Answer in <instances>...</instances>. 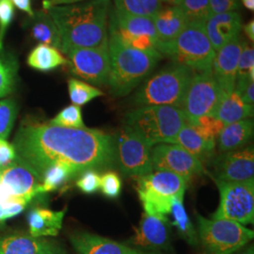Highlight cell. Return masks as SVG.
<instances>
[{"instance_id": "8", "label": "cell", "mask_w": 254, "mask_h": 254, "mask_svg": "<svg viewBox=\"0 0 254 254\" xmlns=\"http://www.w3.org/2000/svg\"><path fill=\"white\" fill-rule=\"evenodd\" d=\"M198 236L207 254H235L254 237L253 230L236 221L196 214Z\"/></svg>"}, {"instance_id": "13", "label": "cell", "mask_w": 254, "mask_h": 254, "mask_svg": "<svg viewBox=\"0 0 254 254\" xmlns=\"http://www.w3.org/2000/svg\"><path fill=\"white\" fill-rule=\"evenodd\" d=\"M64 54L73 75L96 86L108 84L110 71L109 40L100 46L73 48Z\"/></svg>"}, {"instance_id": "7", "label": "cell", "mask_w": 254, "mask_h": 254, "mask_svg": "<svg viewBox=\"0 0 254 254\" xmlns=\"http://www.w3.org/2000/svg\"><path fill=\"white\" fill-rule=\"evenodd\" d=\"M136 181L144 213L162 218L171 214L174 200H184L188 185L181 176L166 171H155Z\"/></svg>"}, {"instance_id": "10", "label": "cell", "mask_w": 254, "mask_h": 254, "mask_svg": "<svg viewBox=\"0 0 254 254\" xmlns=\"http://www.w3.org/2000/svg\"><path fill=\"white\" fill-rule=\"evenodd\" d=\"M224 95L212 73H194L180 109L186 122L193 125L200 117L215 116Z\"/></svg>"}, {"instance_id": "43", "label": "cell", "mask_w": 254, "mask_h": 254, "mask_svg": "<svg viewBox=\"0 0 254 254\" xmlns=\"http://www.w3.org/2000/svg\"><path fill=\"white\" fill-rule=\"evenodd\" d=\"M235 91L248 105L254 106V82L252 79L237 80L236 81Z\"/></svg>"}, {"instance_id": "2", "label": "cell", "mask_w": 254, "mask_h": 254, "mask_svg": "<svg viewBox=\"0 0 254 254\" xmlns=\"http://www.w3.org/2000/svg\"><path fill=\"white\" fill-rule=\"evenodd\" d=\"M110 0H85L46 10L62 39V51L100 46L109 40L108 17Z\"/></svg>"}, {"instance_id": "19", "label": "cell", "mask_w": 254, "mask_h": 254, "mask_svg": "<svg viewBox=\"0 0 254 254\" xmlns=\"http://www.w3.org/2000/svg\"><path fill=\"white\" fill-rule=\"evenodd\" d=\"M0 254H67L60 242L29 234L0 236Z\"/></svg>"}, {"instance_id": "26", "label": "cell", "mask_w": 254, "mask_h": 254, "mask_svg": "<svg viewBox=\"0 0 254 254\" xmlns=\"http://www.w3.org/2000/svg\"><path fill=\"white\" fill-rule=\"evenodd\" d=\"M31 37L39 44L62 49V39L52 17L46 9L34 12L27 21Z\"/></svg>"}, {"instance_id": "30", "label": "cell", "mask_w": 254, "mask_h": 254, "mask_svg": "<svg viewBox=\"0 0 254 254\" xmlns=\"http://www.w3.org/2000/svg\"><path fill=\"white\" fill-rule=\"evenodd\" d=\"M171 215L173 216V221L171 224L176 228L180 236L191 246L198 245V232L187 213L184 205V200H175L173 201Z\"/></svg>"}, {"instance_id": "24", "label": "cell", "mask_w": 254, "mask_h": 254, "mask_svg": "<svg viewBox=\"0 0 254 254\" xmlns=\"http://www.w3.org/2000/svg\"><path fill=\"white\" fill-rule=\"evenodd\" d=\"M254 128L251 119L225 125L216 141L218 151L222 154L243 148L253 138Z\"/></svg>"}, {"instance_id": "11", "label": "cell", "mask_w": 254, "mask_h": 254, "mask_svg": "<svg viewBox=\"0 0 254 254\" xmlns=\"http://www.w3.org/2000/svg\"><path fill=\"white\" fill-rule=\"evenodd\" d=\"M220 200L213 218H223L242 225L253 224L254 219V180L223 182L215 180Z\"/></svg>"}, {"instance_id": "5", "label": "cell", "mask_w": 254, "mask_h": 254, "mask_svg": "<svg viewBox=\"0 0 254 254\" xmlns=\"http://www.w3.org/2000/svg\"><path fill=\"white\" fill-rule=\"evenodd\" d=\"M156 49L163 57H169L173 63L186 65L194 72L212 73L216 51L206 35L203 23L188 24L176 39L159 41Z\"/></svg>"}, {"instance_id": "28", "label": "cell", "mask_w": 254, "mask_h": 254, "mask_svg": "<svg viewBox=\"0 0 254 254\" xmlns=\"http://www.w3.org/2000/svg\"><path fill=\"white\" fill-rule=\"evenodd\" d=\"M27 63L31 68L41 72H49L68 64L60 49L42 44L29 53Z\"/></svg>"}, {"instance_id": "32", "label": "cell", "mask_w": 254, "mask_h": 254, "mask_svg": "<svg viewBox=\"0 0 254 254\" xmlns=\"http://www.w3.org/2000/svg\"><path fill=\"white\" fill-rule=\"evenodd\" d=\"M115 9L137 16L154 17L162 9L160 0H114Z\"/></svg>"}, {"instance_id": "9", "label": "cell", "mask_w": 254, "mask_h": 254, "mask_svg": "<svg viewBox=\"0 0 254 254\" xmlns=\"http://www.w3.org/2000/svg\"><path fill=\"white\" fill-rule=\"evenodd\" d=\"M115 163L123 174L140 178L153 173L152 148L130 128L124 126L114 136Z\"/></svg>"}, {"instance_id": "4", "label": "cell", "mask_w": 254, "mask_h": 254, "mask_svg": "<svg viewBox=\"0 0 254 254\" xmlns=\"http://www.w3.org/2000/svg\"><path fill=\"white\" fill-rule=\"evenodd\" d=\"M186 123L181 109L170 106L139 107L129 111L125 118V126L151 147L171 143Z\"/></svg>"}, {"instance_id": "27", "label": "cell", "mask_w": 254, "mask_h": 254, "mask_svg": "<svg viewBox=\"0 0 254 254\" xmlns=\"http://www.w3.org/2000/svg\"><path fill=\"white\" fill-rule=\"evenodd\" d=\"M215 117L224 125L254 117V106L248 105L236 91L225 94L218 105Z\"/></svg>"}, {"instance_id": "1", "label": "cell", "mask_w": 254, "mask_h": 254, "mask_svg": "<svg viewBox=\"0 0 254 254\" xmlns=\"http://www.w3.org/2000/svg\"><path fill=\"white\" fill-rule=\"evenodd\" d=\"M21 160L41 178L55 163L71 166L81 174L88 170L109 169L115 165L114 136L90 128H65L28 122L22 125L13 141Z\"/></svg>"}, {"instance_id": "50", "label": "cell", "mask_w": 254, "mask_h": 254, "mask_svg": "<svg viewBox=\"0 0 254 254\" xmlns=\"http://www.w3.org/2000/svg\"><path fill=\"white\" fill-rule=\"evenodd\" d=\"M161 2H165V3H168V4H170V5H172V6H180V4H181L182 0H160Z\"/></svg>"}, {"instance_id": "17", "label": "cell", "mask_w": 254, "mask_h": 254, "mask_svg": "<svg viewBox=\"0 0 254 254\" xmlns=\"http://www.w3.org/2000/svg\"><path fill=\"white\" fill-rule=\"evenodd\" d=\"M172 224L168 218L142 214L135 235L128 242L130 245L145 252H157L168 250L171 246Z\"/></svg>"}, {"instance_id": "37", "label": "cell", "mask_w": 254, "mask_h": 254, "mask_svg": "<svg viewBox=\"0 0 254 254\" xmlns=\"http://www.w3.org/2000/svg\"><path fill=\"white\" fill-rule=\"evenodd\" d=\"M246 79L254 80V50L245 40L237 64L236 81Z\"/></svg>"}, {"instance_id": "35", "label": "cell", "mask_w": 254, "mask_h": 254, "mask_svg": "<svg viewBox=\"0 0 254 254\" xmlns=\"http://www.w3.org/2000/svg\"><path fill=\"white\" fill-rule=\"evenodd\" d=\"M49 124L65 128H86L82 118L81 109L75 105L68 106L60 111L59 114L49 122Z\"/></svg>"}, {"instance_id": "22", "label": "cell", "mask_w": 254, "mask_h": 254, "mask_svg": "<svg viewBox=\"0 0 254 254\" xmlns=\"http://www.w3.org/2000/svg\"><path fill=\"white\" fill-rule=\"evenodd\" d=\"M66 207L62 211L36 207L27 214V221L29 235L35 237L58 236L63 228Z\"/></svg>"}, {"instance_id": "42", "label": "cell", "mask_w": 254, "mask_h": 254, "mask_svg": "<svg viewBox=\"0 0 254 254\" xmlns=\"http://www.w3.org/2000/svg\"><path fill=\"white\" fill-rule=\"evenodd\" d=\"M211 14L236 11L241 8L240 0H209Z\"/></svg>"}, {"instance_id": "45", "label": "cell", "mask_w": 254, "mask_h": 254, "mask_svg": "<svg viewBox=\"0 0 254 254\" xmlns=\"http://www.w3.org/2000/svg\"><path fill=\"white\" fill-rule=\"evenodd\" d=\"M10 1L13 4V6L25 11L28 14L29 17L34 14V11L31 7V0H10Z\"/></svg>"}, {"instance_id": "6", "label": "cell", "mask_w": 254, "mask_h": 254, "mask_svg": "<svg viewBox=\"0 0 254 254\" xmlns=\"http://www.w3.org/2000/svg\"><path fill=\"white\" fill-rule=\"evenodd\" d=\"M195 72L177 63L164 67L142 85L133 97L136 106H170L181 109L185 94Z\"/></svg>"}, {"instance_id": "23", "label": "cell", "mask_w": 254, "mask_h": 254, "mask_svg": "<svg viewBox=\"0 0 254 254\" xmlns=\"http://www.w3.org/2000/svg\"><path fill=\"white\" fill-rule=\"evenodd\" d=\"M171 143L184 148L202 164L213 157L216 148V141L208 140L200 136L196 128L189 123L184 125Z\"/></svg>"}, {"instance_id": "33", "label": "cell", "mask_w": 254, "mask_h": 254, "mask_svg": "<svg viewBox=\"0 0 254 254\" xmlns=\"http://www.w3.org/2000/svg\"><path fill=\"white\" fill-rule=\"evenodd\" d=\"M68 91L73 105L77 107L84 106L104 95V92L96 87L77 78H70L68 80Z\"/></svg>"}, {"instance_id": "16", "label": "cell", "mask_w": 254, "mask_h": 254, "mask_svg": "<svg viewBox=\"0 0 254 254\" xmlns=\"http://www.w3.org/2000/svg\"><path fill=\"white\" fill-rule=\"evenodd\" d=\"M214 180L248 182L254 180V147L222 153L213 160Z\"/></svg>"}, {"instance_id": "29", "label": "cell", "mask_w": 254, "mask_h": 254, "mask_svg": "<svg viewBox=\"0 0 254 254\" xmlns=\"http://www.w3.org/2000/svg\"><path fill=\"white\" fill-rule=\"evenodd\" d=\"M79 174L80 173L69 165L52 164L41 174V191L44 194L50 191L57 190L66 182Z\"/></svg>"}, {"instance_id": "3", "label": "cell", "mask_w": 254, "mask_h": 254, "mask_svg": "<svg viewBox=\"0 0 254 254\" xmlns=\"http://www.w3.org/2000/svg\"><path fill=\"white\" fill-rule=\"evenodd\" d=\"M110 58L109 85L114 96H126L153 72L163 58L160 53H147L126 46L114 28L109 26Z\"/></svg>"}, {"instance_id": "18", "label": "cell", "mask_w": 254, "mask_h": 254, "mask_svg": "<svg viewBox=\"0 0 254 254\" xmlns=\"http://www.w3.org/2000/svg\"><path fill=\"white\" fill-rule=\"evenodd\" d=\"M244 41V39L238 36L221 47L215 54L212 74L224 94L235 91L237 64Z\"/></svg>"}, {"instance_id": "14", "label": "cell", "mask_w": 254, "mask_h": 254, "mask_svg": "<svg viewBox=\"0 0 254 254\" xmlns=\"http://www.w3.org/2000/svg\"><path fill=\"white\" fill-rule=\"evenodd\" d=\"M41 191V178L27 163L17 159L0 167V200L23 198L31 200Z\"/></svg>"}, {"instance_id": "34", "label": "cell", "mask_w": 254, "mask_h": 254, "mask_svg": "<svg viewBox=\"0 0 254 254\" xmlns=\"http://www.w3.org/2000/svg\"><path fill=\"white\" fill-rule=\"evenodd\" d=\"M188 23H203L211 14L209 0H182L180 6Z\"/></svg>"}, {"instance_id": "48", "label": "cell", "mask_w": 254, "mask_h": 254, "mask_svg": "<svg viewBox=\"0 0 254 254\" xmlns=\"http://www.w3.org/2000/svg\"><path fill=\"white\" fill-rule=\"evenodd\" d=\"M7 218L5 217L4 213V200H0V230L5 226Z\"/></svg>"}, {"instance_id": "21", "label": "cell", "mask_w": 254, "mask_h": 254, "mask_svg": "<svg viewBox=\"0 0 254 254\" xmlns=\"http://www.w3.org/2000/svg\"><path fill=\"white\" fill-rule=\"evenodd\" d=\"M242 26L241 14L237 11L212 14L205 22V31L214 50L217 52L240 36Z\"/></svg>"}, {"instance_id": "41", "label": "cell", "mask_w": 254, "mask_h": 254, "mask_svg": "<svg viewBox=\"0 0 254 254\" xmlns=\"http://www.w3.org/2000/svg\"><path fill=\"white\" fill-rule=\"evenodd\" d=\"M14 7L10 0H0V51L3 49V40L12 22Z\"/></svg>"}, {"instance_id": "20", "label": "cell", "mask_w": 254, "mask_h": 254, "mask_svg": "<svg viewBox=\"0 0 254 254\" xmlns=\"http://www.w3.org/2000/svg\"><path fill=\"white\" fill-rule=\"evenodd\" d=\"M73 250L77 254H161L145 252L113 241L109 238L86 232H76L69 236Z\"/></svg>"}, {"instance_id": "49", "label": "cell", "mask_w": 254, "mask_h": 254, "mask_svg": "<svg viewBox=\"0 0 254 254\" xmlns=\"http://www.w3.org/2000/svg\"><path fill=\"white\" fill-rule=\"evenodd\" d=\"M241 4L244 5L246 9H249V10H254V0H240Z\"/></svg>"}, {"instance_id": "36", "label": "cell", "mask_w": 254, "mask_h": 254, "mask_svg": "<svg viewBox=\"0 0 254 254\" xmlns=\"http://www.w3.org/2000/svg\"><path fill=\"white\" fill-rule=\"evenodd\" d=\"M17 115V106L12 99L0 101V138L7 139Z\"/></svg>"}, {"instance_id": "51", "label": "cell", "mask_w": 254, "mask_h": 254, "mask_svg": "<svg viewBox=\"0 0 254 254\" xmlns=\"http://www.w3.org/2000/svg\"><path fill=\"white\" fill-rule=\"evenodd\" d=\"M236 254H254V245L247 248L244 251H242V252H240V253H237Z\"/></svg>"}, {"instance_id": "12", "label": "cell", "mask_w": 254, "mask_h": 254, "mask_svg": "<svg viewBox=\"0 0 254 254\" xmlns=\"http://www.w3.org/2000/svg\"><path fill=\"white\" fill-rule=\"evenodd\" d=\"M109 26L126 46L147 53H159L156 49L159 40L153 17L137 16L114 9Z\"/></svg>"}, {"instance_id": "47", "label": "cell", "mask_w": 254, "mask_h": 254, "mask_svg": "<svg viewBox=\"0 0 254 254\" xmlns=\"http://www.w3.org/2000/svg\"><path fill=\"white\" fill-rule=\"evenodd\" d=\"M242 29L244 30L247 37L252 41H254V20L250 21L249 23H247L244 26H242Z\"/></svg>"}, {"instance_id": "40", "label": "cell", "mask_w": 254, "mask_h": 254, "mask_svg": "<svg viewBox=\"0 0 254 254\" xmlns=\"http://www.w3.org/2000/svg\"><path fill=\"white\" fill-rule=\"evenodd\" d=\"M101 176L94 170H88L81 173L76 181V187L86 194H92L100 190Z\"/></svg>"}, {"instance_id": "31", "label": "cell", "mask_w": 254, "mask_h": 254, "mask_svg": "<svg viewBox=\"0 0 254 254\" xmlns=\"http://www.w3.org/2000/svg\"><path fill=\"white\" fill-rule=\"evenodd\" d=\"M18 73V62L14 55L0 51V98L14 91Z\"/></svg>"}, {"instance_id": "46", "label": "cell", "mask_w": 254, "mask_h": 254, "mask_svg": "<svg viewBox=\"0 0 254 254\" xmlns=\"http://www.w3.org/2000/svg\"><path fill=\"white\" fill-rule=\"evenodd\" d=\"M85 0H44L43 1V9H48L54 6H60V5H68V4H73L78 3Z\"/></svg>"}, {"instance_id": "39", "label": "cell", "mask_w": 254, "mask_h": 254, "mask_svg": "<svg viewBox=\"0 0 254 254\" xmlns=\"http://www.w3.org/2000/svg\"><path fill=\"white\" fill-rule=\"evenodd\" d=\"M101 190L109 199H116L122 192V179L118 173L109 171L101 177Z\"/></svg>"}, {"instance_id": "44", "label": "cell", "mask_w": 254, "mask_h": 254, "mask_svg": "<svg viewBox=\"0 0 254 254\" xmlns=\"http://www.w3.org/2000/svg\"><path fill=\"white\" fill-rule=\"evenodd\" d=\"M17 159V154L12 144L0 138V167L9 165Z\"/></svg>"}, {"instance_id": "25", "label": "cell", "mask_w": 254, "mask_h": 254, "mask_svg": "<svg viewBox=\"0 0 254 254\" xmlns=\"http://www.w3.org/2000/svg\"><path fill=\"white\" fill-rule=\"evenodd\" d=\"M153 20L160 42L176 39L189 24L182 9L177 6L162 8L155 13Z\"/></svg>"}, {"instance_id": "38", "label": "cell", "mask_w": 254, "mask_h": 254, "mask_svg": "<svg viewBox=\"0 0 254 254\" xmlns=\"http://www.w3.org/2000/svg\"><path fill=\"white\" fill-rule=\"evenodd\" d=\"M192 126L196 128L200 136L208 140L217 141L218 135L225 125L215 116H203L198 119Z\"/></svg>"}, {"instance_id": "15", "label": "cell", "mask_w": 254, "mask_h": 254, "mask_svg": "<svg viewBox=\"0 0 254 254\" xmlns=\"http://www.w3.org/2000/svg\"><path fill=\"white\" fill-rule=\"evenodd\" d=\"M154 171L175 173L187 182L204 173L203 164L177 144L161 143L152 149Z\"/></svg>"}]
</instances>
